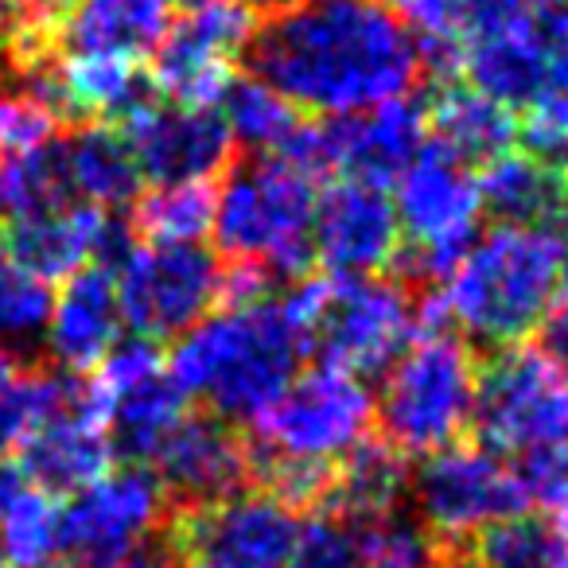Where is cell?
Segmentation results:
<instances>
[{
	"instance_id": "6da1fadb",
	"label": "cell",
	"mask_w": 568,
	"mask_h": 568,
	"mask_svg": "<svg viewBox=\"0 0 568 568\" xmlns=\"http://www.w3.org/2000/svg\"><path fill=\"white\" fill-rule=\"evenodd\" d=\"M242 63L320 118L366 113L425 82L417 36L382 0H293L257 20Z\"/></svg>"
},
{
	"instance_id": "7a4b0ae2",
	"label": "cell",
	"mask_w": 568,
	"mask_h": 568,
	"mask_svg": "<svg viewBox=\"0 0 568 568\" xmlns=\"http://www.w3.org/2000/svg\"><path fill=\"white\" fill-rule=\"evenodd\" d=\"M308 355L281 301L226 308L180 335L168 358V378L183 397H203L219 417L257 420L288 389L296 363Z\"/></svg>"
},
{
	"instance_id": "3957f363",
	"label": "cell",
	"mask_w": 568,
	"mask_h": 568,
	"mask_svg": "<svg viewBox=\"0 0 568 568\" xmlns=\"http://www.w3.org/2000/svg\"><path fill=\"white\" fill-rule=\"evenodd\" d=\"M565 250L568 237L552 230L490 226L448 276L444 308L452 327H459L479 355L490 347H521L552 308Z\"/></svg>"
},
{
	"instance_id": "277c9868",
	"label": "cell",
	"mask_w": 568,
	"mask_h": 568,
	"mask_svg": "<svg viewBox=\"0 0 568 568\" xmlns=\"http://www.w3.org/2000/svg\"><path fill=\"white\" fill-rule=\"evenodd\" d=\"M428 293L402 276H304L281 296L304 351L351 378H378L420 339V304Z\"/></svg>"
},
{
	"instance_id": "5b68a950",
	"label": "cell",
	"mask_w": 568,
	"mask_h": 568,
	"mask_svg": "<svg viewBox=\"0 0 568 568\" xmlns=\"http://www.w3.org/2000/svg\"><path fill=\"white\" fill-rule=\"evenodd\" d=\"M316 180L276 156H234L214 203V242L226 261H257L276 284L312 276Z\"/></svg>"
},
{
	"instance_id": "8992f818",
	"label": "cell",
	"mask_w": 568,
	"mask_h": 568,
	"mask_svg": "<svg viewBox=\"0 0 568 568\" xmlns=\"http://www.w3.org/2000/svg\"><path fill=\"white\" fill-rule=\"evenodd\" d=\"M479 351L452 332L420 335L386 374L374 405L378 436L402 456H433L471 428Z\"/></svg>"
},
{
	"instance_id": "52a82bcc",
	"label": "cell",
	"mask_w": 568,
	"mask_h": 568,
	"mask_svg": "<svg viewBox=\"0 0 568 568\" xmlns=\"http://www.w3.org/2000/svg\"><path fill=\"white\" fill-rule=\"evenodd\" d=\"M467 440L498 459L568 444V374L534 347L479 355Z\"/></svg>"
},
{
	"instance_id": "ba28073f",
	"label": "cell",
	"mask_w": 568,
	"mask_h": 568,
	"mask_svg": "<svg viewBox=\"0 0 568 568\" xmlns=\"http://www.w3.org/2000/svg\"><path fill=\"white\" fill-rule=\"evenodd\" d=\"M409 510L448 549L529 506L510 464L471 440H456L420 459L409 471Z\"/></svg>"
},
{
	"instance_id": "9c48e42d",
	"label": "cell",
	"mask_w": 568,
	"mask_h": 568,
	"mask_svg": "<svg viewBox=\"0 0 568 568\" xmlns=\"http://www.w3.org/2000/svg\"><path fill=\"white\" fill-rule=\"evenodd\" d=\"M118 281L121 320L136 339L164 343L187 335L214 304H222V261L199 242L187 245H133Z\"/></svg>"
},
{
	"instance_id": "30bf717a",
	"label": "cell",
	"mask_w": 568,
	"mask_h": 568,
	"mask_svg": "<svg viewBox=\"0 0 568 568\" xmlns=\"http://www.w3.org/2000/svg\"><path fill=\"white\" fill-rule=\"evenodd\" d=\"M257 440L304 459H339L366 440L374 425V397L358 378L332 366L293 378L288 389L261 413Z\"/></svg>"
},
{
	"instance_id": "8fae6325",
	"label": "cell",
	"mask_w": 568,
	"mask_h": 568,
	"mask_svg": "<svg viewBox=\"0 0 568 568\" xmlns=\"http://www.w3.org/2000/svg\"><path fill=\"white\" fill-rule=\"evenodd\" d=\"M152 464L168 510H211L250 490V436L219 413L187 409Z\"/></svg>"
},
{
	"instance_id": "7c38bea8",
	"label": "cell",
	"mask_w": 568,
	"mask_h": 568,
	"mask_svg": "<svg viewBox=\"0 0 568 568\" xmlns=\"http://www.w3.org/2000/svg\"><path fill=\"white\" fill-rule=\"evenodd\" d=\"M118 129L133 149L141 175L156 187L211 183L234 160V141L219 110H187L156 98Z\"/></svg>"
},
{
	"instance_id": "4fadbf2b",
	"label": "cell",
	"mask_w": 568,
	"mask_h": 568,
	"mask_svg": "<svg viewBox=\"0 0 568 568\" xmlns=\"http://www.w3.org/2000/svg\"><path fill=\"white\" fill-rule=\"evenodd\" d=\"M402 250V222L386 187L339 180L316 199L312 253L335 276H382Z\"/></svg>"
},
{
	"instance_id": "5bb4252c",
	"label": "cell",
	"mask_w": 568,
	"mask_h": 568,
	"mask_svg": "<svg viewBox=\"0 0 568 568\" xmlns=\"http://www.w3.org/2000/svg\"><path fill=\"white\" fill-rule=\"evenodd\" d=\"M164 521L168 498L152 467L105 471L63 506V557H98V552L125 549Z\"/></svg>"
},
{
	"instance_id": "9a60e30c",
	"label": "cell",
	"mask_w": 568,
	"mask_h": 568,
	"mask_svg": "<svg viewBox=\"0 0 568 568\" xmlns=\"http://www.w3.org/2000/svg\"><path fill=\"white\" fill-rule=\"evenodd\" d=\"M17 459L24 467L28 483L43 495H79L90 483H98L110 471V433H105L102 405L90 389L87 374V397L74 402L71 409L55 413L43 420L32 436L17 448Z\"/></svg>"
},
{
	"instance_id": "2e32d148",
	"label": "cell",
	"mask_w": 568,
	"mask_h": 568,
	"mask_svg": "<svg viewBox=\"0 0 568 568\" xmlns=\"http://www.w3.org/2000/svg\"><path fill=\"white\" fill-rule=\"evenodd\" d=\"M121 324L125 320H121L113 273L102 265H87L67 276V284L55 293L43 355L71 374H90L118 347Z\"/></svg>"
},
{
	"instance_id": "e0dca14e",
	"label": "cell",
	"mask_w": 568,
	"mask_h": 568,
	"mask_svg": "<svg viewBox=\"0 0 568 568\" xmlns=\"http://www.w3.org/2000/svg\"><path fill=\"white\" fill-rule=\"evenodd\" d=\"M459 71L467 74V87L506 110H521V105L529 110L534 102H541L549 94V82H545V59L534 32V9L510 12L471 36L464 43Z\"/></svg>"
},
{
	"instance_id": "ac0fdd59",
	"label": "cell",
	"mask_w": 568,
	"mask_h": 568,
	"mask_svg": "<svg viewBox=\"0 0 568 568\" xmlns=\"http://www.w3.org/2000/svg\"><path fill=\"white\" fill-rule=\"evenodd\" d=\"M475 183L479 211H487L495 226L552 230L568 237V175L557 164L510 149L483 164Z\"/></svg>"
},
{
	"instance_id": "d6986e66",
	"label": "cell",
	"mask_w": 568,
	"mask_h": 568,
	"mask_svg": "<svg viewBox=\"0 0 568 568\" xmlns=\"http://www.w3.org/2000/svg\"><path fill=\"white\" fill-rule=\"evenodd\" d=\"M105 214L98 206H67V211L28 214V219L0 222V250L9 253L24 273L43 284H59L87 268L102 242Z\"/></svg>"
},
{
	"instance_id": "ffe728a7",
	"label": "cell",
	"mask_w": 568,
	"mask_h": 568,
	"mask_svg": "<svg viewBox=\"0 0 568 568\" xmlns=\"http://www.w3.org/2000/svg\"><path fill=\"white\" fill-rule=\"evenodd\" d=\"M180 0H79L59 24L67 55H105L141 63L160 48Z\"/></svg>"
},
{
	"instance_id": "44dd1931",
	"label": "cell",
	"mask_w": 568,
	"mask_h": 568,
	"mask_svg": "<svg viewBox=\"0 0 568 568\" xmlns=\"http://www.w3.org/2000/svg\"><path fill=\"white\" fill-rule=\"evenodd\" d=\"M433 141L456 152L467 168H483L518 144V118L506 105L490 102L475 87L459 79L433 82V98L425 102Z\"/></svg>"
},
{
	"instance_id": "7402d4cb",
	"label": "cell",
	"mask_w": 568,
	"mask_h": 568,
	"mask_svg": "<svg viewBox=\"0 0 568 568\" xmlns=\"http://www.w3.org/2000/svg\"><path fill=\"white\" fill-rule=\"evenodd\" d=\"M63 152L79 203L118 214L121 206H133L141 199L144 175L118 125H102V121L71 125L63 133Z\"/></svg>"
},
{
	"instance_id": "603a6c76",
	"label": "cell",
	"mask_w": 568,
	"mask_h": 568,
	"mask_svg": "<svg viewBox=\"0 0 568 568\" xmlns=\"http://www.w3.org/2000/svg\"><path fill=\"white\" fill-rule=\"evenodd\" d=\"M102 413L113 456L125 459V467H152V459L187 413V397L168 378V371H156L136 386L105 397Z\"/></svg>"
},
{
	"instance_id": "cb8c5ba5",
	"label": "cell",
	"mask_w": 568,
	"mask_h": 568,
	"mask_svg": "<svg viewBox=\"0 0 568 568\" xmlns=\"http://www.w3.org/2000/svg\"><path fill=\"white\" fill-rule=\"evenodd\" d=\"M59 67H63V90L67 102H71L74 125H87V121L121 125L125 118H133L136 110L160 98L156 87H152V74L141 63H129V59L63 55Z\"/></svg>"
},
{
	"instance_id": "d4e9b609",
	"label": "cell",
	"mask_w": 568,
	"mask_h": 568,
	"mask_svg": "<svg viewBox=\"0 0 568 568\" xmlns=\"http://www.w3.org/2000/svg\"><path fill=\"white\" fill-rule=\"evenodd\" d=\"M471 568H568V510L514 514L456 545Z\"/></svg>"
},
{
	"instance_id": "484cf974",
	"label": "cell",
	"mask_w": 568,
	"mask_h": 568,
	"mask_svg": "<svg viewBox=\"0 0 568 568\" xmlns=\"http://www.w3.org/2000/svg\"><path fill=\"white\" fill-rule=\"evenodd\" d=\"M405 495H409V459L389 448L382 436H366L347 456L335 459V490L327 514L371 521L405 506Z\"/></svg>"
},
{
	"instance_id": "4316f807",
	"label": "cell",
	"mask_w": 568,
	"mask_h": 568,
	"mask_svg": "<svg viewBox=\"0 0 568 568\" xmlns=\"http://www.w3.org/2000/svg\"><path fill=\"white\" fill-rule=\"evenodd\" d=\"M79 206L67 172L63 133L24 152L0 156V222Z\"/></svg>"
},
{
	"instance_id": "83f0119b",
	"label": "cell",
	"mask_w": 568,
	"mask_h": 568,
	"mask_svg": "<svg viewBox=\"0 0 568 568\" xmlns=\"http://www.w3.org/2000/svg\"><path fill=\"white\" fill-rule=\"evenodd\" d=\"M222 121L230 129V141L245 149V156H281L304 118L293 102H284L276 90H268L253 74H234L222 94Z\"/></svg>"
},
{
	"instance_id": "f1b7e54d",
	"label": "cell",
	"mask_w": 568,
	"mask_h": 568,
	"mask_svg": "<svg viewBox=\"0 0 568 568\" xmlns=\"http://www.w3.org/2000/svg\"><path fill=\"white\" fill-rule=\"evenodd\" d=\"M219 187L214 183H175V187L141 191L129 214L136 245H187L211 234Z\"/></svg>"
},
{
	"instance_id": "f546056e",
	"label": "cell",
	"mask_w": 568,
	"mask_h": 568,
	"mask_svg": "<svg viewBox=\"0 0 568 568\" xmlns=\"http://www.w3.org/2000/svg\"><path fill=\"white\" fill-rule=\"evenodd\" d=\"M51 304H55V288L24 273L0 250V347H9L20 363L48 358L40 347L48 335Z\"/></svg>"
},
{
	"instance_id": "4dcf8cb0",
	"label": "cell",
	"mask_w": 568,
	"mask_h": 568,
	"mask_svg": "<svg viewBox=\"0 0 568 568\" xmlns=\"http://www.w3.org/2000/svg\"><path fill=\"white\" fill-rule=\"evenodd\" d=\"M355 534L363 568H440L448 557V545L436 541L409 506L355 521Z\"/></svg>"
},
{
	"instance_id": "1f68e13d",
	"label": "cell",
	"mask_w": 568,
	"mask_h": 568,
	"mask_svg": "<svg viewBox=\"0 0 568 568\" xmlns=\"http://www.w3.org/2000/svg\"><path fill=\"white\" fill-rule=\"evenodd\" d=\"M0 552L9 568H55L63 557V506L59 498L28 487L0 521Z\"/></svg>"
},
{
	"instance_id": "d6a6232c",
	"label": "cell",
	"mask_w": 568,
	"mask_h": 568,
	"mask_svg": "<svg viewBox=\"0 0 568 568\" xmlns=\"http://www.w3.org/2000/svg\"><path fill=\"white\" fill-rule=\"evenodd\" d=\"M394 4L417 40L452 43V48H464L495 20L521 12L514 0H394Z\"/></svg>"
},
{
	"instance_id": "836d02e7",
	"label": "cell",
	"mask_w": 568,
	"mask_h": 568,
	"mask_svg": "<svg viewBox=\"0 0 568 568\" xmlns=\"http://www.w3.org/2000/svg\"><path fill=\"white\" fill-rule=\"evenodd\" d=\"M284 568H363L355 521L339 514H308L296 526V541Z\"/></svg>"
},
{
	"instance_id": "e575fe53",
	"label": "cell",
	"mask_w": 568,
	"mask_h": 568,
	"mask_svg": "<svg viewBox=\"0 0 568 568\" xmlns=\"http://www.w3.org/2000/svg\"><path fill=\"white\" fill-rule=\"evenodd\" d=\"M59 133V121L43 105H36L17 82L4 74L0 79V156L24 152L51 141Z\"/></svg>"
},
{
	"instance_id": "d590c367",
	"label": "cell",
	"mask_w": 568,
	"mask_h": 568,
	"mask_svg": "<svg viewBox=\"0 0 568 568\" xmlns=\"http://www.w3.org/2000/svg\"><path fill=\"white\" fill-rule=\"evenodd\" d=\"M514 479L529 506L545 510H568V444L557 448H537L514 459Z\"/></svg>"
},
{
	"instance_id": "8d00e7d4",
	"label": "cell",
	"mask_w": 568,
	"mask_h": 568,
	"mask_svg": "<svg viewBox=\"0 0 568 568\" xmlns=\"http://www.w3.org/2000/svg\"><path fill=\"white\" fill-rule=\"evenodd\" d=\"M518 141L529 156L549 160L560 168L568 144V98L560 94H545L541 102L529 105V113L518 121Z\"/></svg>"
},
{
	"instance_id": "74e56055",
	"label": "cell",
	"mask_w": 568,
	"mask_h": 568,
	"mask_svg": "<svg viewBox=\"0 0 568 568\" xmlns=\"http://www.w3.org/2000/svg\"><path fill=\"white\" fill-rule=\"evenodd\" d=\"M534 32H537L541 59H545L549 94L568 98V4L534 9Z\"/></svg>"
},
{
	"instance_id": "f35d334b",
	"label": "cell",
	"mask_w": 568,
	"mask_h": 568,
	"mask_svg": "<svg viewBox=\"0 0 568 568\" xmlns=\"http://www.w3.org/2000/svg\"><path fill=\"white\" fill-rule=\"evenodd\" d=\"M537 339H541V355L549 358L557 371L568 374V296L545 312L541 327H537Z\"/></svg>"
},
{
	"instance_id": "ab89813d",
	"label": "cell",
	"mask_w": 568,
	"mask_h": 568,
	"mask_svg": "<svg viewBox=\"0 0 568 568\" xmlns=\"http://www.w3.org/2000/svg\"><path fill=\"white\" fill-rule=\"evenodd\" d=\"M32 487L24 475V467H20L17 456H0V521L9 518V510L20 503V495Z\"/></svg>"
},
{
	"instance_id": "60d3db41",
	"label": "cell",
	"mask_w": 568,
	"mask_h": 568,
	"mask_svg": "<svg viewBox=\"0 0 568 568\" xmlns=\"http://www.w3.org/2000/svg\"><path fill=\"white\" fill-rule=\"evenodd\" d=\"M17 4L24 9V17L32 20L40 32H51V28L63 24V20L71 17L79 0H17Z\"/></svg>"
},
{
	"instance_id": "b9f144b4",
	"label": "cell",
	"mask_w": 568,
	"mask_h": 568,
	"mask_svg": "<svg viewBox=\"0 0 568 568\" xmlns=\"http://www.w3.org/2000/svg\"><path fill=\"white\" fill-rule=\"evenodd\" d=\"M20 366H24V363H20V358L12 355L9 347H0V389H4L12 378H17V371H20Z\"/></svg>"
},
{
	"instance_id": "7bdbcfd3",
	"label": "cell",
	"mask_w": 568,
	"mask_h": 568,
	"mask_svg": "<svg viewBox=\"0 0 568 568\" xmlns=\"http://www.w3.org/2000/svg\"><path fill=\"white\" fill-rule=\"evenodd\" d=\"M180 568H237V565H222V560H203V557H183Z\"/></svg>"
},
{
	"instance_id": "ee69618b",
	"label": "cell",
	"mask_w": 568,
	"mask_h": 568,
	"mask_svg": "<svg viewBox=\"0 0 568 568\" xmlns=\"http://www.w3.org/2000/svg\"><path fill=\"white\" fill-rule=\"evenodd\" d=\"M518 9H552V4H568V0H514Z\"/></svg>"
},
{
	"instance_id": "f6af8a7d",
	"label": "cell",
	"mask_w": 568,
	"mask_h": 568,
	"mask_svg": "<svg viewBox=\"0 0 568 568\" xmlns=\"http://www.w3.org/2000/svg\"><path fill=\"white\" fill-rule=\"evenodd\" d=\"M560 172L568 175V144H565V156H560Z\"/></svg>"
},
{
	"instance_id": "bcb514c9",
	"label": "cell",
	"mask_w": 568,
	"mask_h": 568,
	"mask_svg": "<svg viewBox=\"0 0 568 568\" xmlns=\"http://www.w3.org/2000/svg\"><path fill=\"white\" fill-rule=\"evenodd\" d=\"M0 568H9V565H4V552H0Z\"/></svg>"
}]
</instances>
